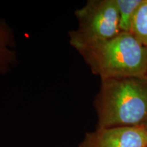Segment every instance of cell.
<instances>
[{
  "label": "cell",
  "mask_w": 147,
  "mask_h": 147,
  "mask_svg": "<svg viewBox=\"0 0 147 147\" xmlns=\"http://www.w3.org/2000/svg\"><path fill=\"white\" fill-rule=\"evenodd\" d=\"M93 105L96 128L142 126L147 121V76L101 80Z\"/></svg>",
  "instance_id": "cell-1"
},
{
  "label": "cell",
  "mask_w": 147,
  "mask_h": 147,
  "mask_svg": "<svg viewBox=\"0 0 147 147\" xmlns=\"http://www.w3.org/2000/svg\"><path fill=\"white\" fill-rule=\"evenodd\" d=\"M74 48L101 80L147 76V47L130 32Z\"/></svg>",
  "instance_id": "cell-2"
},
{
  "label": "cell",
  "mask_w": 147,
  "mask_h": 147,
  "mask_svg": "<svg viewBox=\"0 0 147 147\" xmlns=\"http://www.w3.org/2000/svg\"><path fill=\"white\" fill-rule=\"evenodd\" d=\"M74 14L78 27L69 32L73 48L110 39L121 32L116 0H89Z\"/></svg>",
  "instance_id": "cell-3"
},
{
  "label": "cell",
  "mask_w": 147,
  "mask_h": 147,
  "mask_svg": "<svg viewBox=\"0 0 147 147\" xmlns=\"http://www.w3.org/2000/svg\"><path fill=\"white\" fill-rule=\"evenodd\" d=\"M78 147H147V131L143 126L96 128Z\"/></svg>",
  "instance_id": "cell-4"
},
{
  "label": "cell",
  "mask_w": 147,
  "mask_h": 147,
  "mask_svg": "<svg viewBox=\"0 0 147 147\" xmlns=\"http://www.w3.org/2000/svg\"><path fill=\"white\" fill-rule=\"evenodd\" d=\"M13 32L2 19H0V74H5L17 63Z\"/></svg>",
  "instance_id": "cell-5"
},
{
  "label": "cell",
  "mask_w": 147,
  "mask_h": 147,
  "mask_svg": "<svg viewBox=\"0 0 147 147\" xmlns=\"http://www.w3.org/2000/svg\"><path fill=\"white\" fill-rule=\"evenodd\" d=\"M130 33L142 45L147 47V0H142L136 11Z\"/></svg>",
  "instance_id": "cell-6"
},
{
  "label": "cell",
  "mask_w": 147,
  "mask_h": 147,
  "mask_svg": "<svg viewBox=\"0 0 147 147\" xmlns=\"http://www.w3.org/2000/svg\"><path fill=\"white\" fill-rule=\"evenodd\" d=\"M142 2V0H116L121 32H130L134 14Z\"/></svg>",
  "instance_id": "cell-7"
},
{
  "label": "cell",
  "mask_w": 147,
  "mask_h": 147,
  "mask_svg": "<svg viewBox=\"0 0 147 147\" xmlns=\"http://www.w3.org/2000/svg\"><path fill=\"white\" fill-rule=\"evenodd\" d=\"M143 127H144V129L145 130H146V131H147V121H146V122H145L144 123V125H143Z\"/></svg>",
  "instance_id": "cell-8"
}]
</instances>
